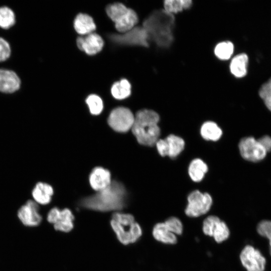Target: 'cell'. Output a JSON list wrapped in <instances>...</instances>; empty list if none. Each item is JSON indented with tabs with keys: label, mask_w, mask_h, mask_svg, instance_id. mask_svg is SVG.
I'll list each match as a JSON object with an SVG mask.
<instances>
[{
	"label": "cell",
	"mask_w": 271,
	"mask_h": 271,
	"mask_svg": "<svg viewBox=\"0 0 271 271\" xmlns=\"http://www.w3.org/2000/svg\"><path fill=\"white\" fill-rule=\"evenodd\" d=\"M126 200V191L124 185L113 181L105 189L95 194L83 198L81 206L99 211L120 210L124 207Z\"/></svg>",
	"instance_id": "cell-1"
},
{
	"label": "cell",
	"mask_w": 271,
	"mask_h": 271,
	"mask_svg": "<svg viewBox=\"0 0 271 271\" xmlns=\"http://www.w3.org/2000/svg\"><path fill=\"white\" fill-rule=\"evenodd\" d=\"M173 16L165 10L153 13L146 19L143 27L151 38L159 46L168 47L173 40Z\"/></svg>",
	"instance_id": "cell-2"
},
{
	"label": "cell",
	"mask_w": 271,
	"mask_h": 271,
	"mask_svg": "<svg viewBox=\"0 0 271 271\" xmlns=\"http://www.w3.org/2000/svg\"><path fill=\"white\" fill-rule=\"evenodd\" d=\"M159 119L158 114L152 110L142 109L137 112L131 129L139 144L150 147L156 145L160 135Z\"/></svg>",
	"instance_id": "cell-3"
},
{
	"label": "cell",
	"mask_w": 271,
	"mask_h": 271,
	"mask_svg": "<svg viewBox=\"0 0 271 271\" xmlns=\"http://www.w3.org/2000/svg\"><path fill=\"white\" fill-rule=\"evenodd\" d=\"M110 223L117 239L123 245L136 242L142 235L140 225L130 214L116 212L112 215Z\"/></svg>",
	"instance_id": "cell-4"
},
{
	"label": "cell",
	"mask_w": 271,
	"mask_h": 271,
	"mask_svg": "<svg viewBox=\"0 0 271 271\" xmlns=\"http://www.w3.org/2000/svg\"><path fill=\"white\" fill-rule=\"evenodd\" d=\"M106 12L114 23L116 29L122 33L134 28L139 20L137 13L133 10L119 3L107 6Z\"/></svg>",
	"instance_id": "cell-5"
},
{
	"label": "cell",
	"mask_w": 271,
	"mask_h": 271,
	"mask_svg": "<svg viewBox=\"0 0 271 271\" xmlns=\"http://www.w3.org/2000/svg\"><path fill=\"white\" fill-rule=\"evenodd\" d=\"M187 201L185 213L190 217H198L206 214L210 209L213 202L209 194L202 193L197 190L189 194Z\"/></svg>",
	"instance_id": "cell-6"
},
{
	"label": "cell",
	"mask_w": 271,
	"mask_h": 271,
	"mask_svg": "<svg viewBox=\"0 0 271 271\" xmlns=\"http://www.w3.org/2000/svg\"><path fill=\"white\" fill-rule=\"evenodd\" d=\"M202 231L205 235L213 237L218 243L226 240L230 235L226 223L215 215H209L205 218L202 224Z\"/></svg>",
	"instance_id": "cell-7"
},
{
	"label": "cell",
	"mask_w": 271,
	"mask_h": 271,
	"mask_svg": "<svg viewBox=\"0 0 271 271\" xmlns=\"http://www.w3.org/2000/svg\"><path fill=\"white\" fill-rule=\"evenodd\" d=\"M134 116L130 110L124 107L113 109L108 118L109 125L115 131L125 132L132 128Z\"/></svg>",
	"instance_id": "cell-8"
},
{
	"label": "cell",
	"mask_w": 271,
	"mask_h": 271,
	"mask_svg": "<svg viewBox=\"0 0 271 271\" xmlns=\"http://www.w3.org/2000/svg\"><path fill=\"white\" fill-rule=\"evenodd\" d=\"M74 216L68 208L61 210L57 207L52 208L47 216V220L53 224L54 229L63 232H69L74 227Z\"/></svg>",
	"instance_id": "cell-9"
},
{
	"label": "cell",
	"mask_w": 271,
	"mask_h": 271,
	"mask_svg": "<svg viewBox=\"0 0 271 271\" xmlns=\"http://www.w3.org/2000/svg\"><path fill=\"white\" fill-rule=\"evenodd\" d=\"M238 147L242 157L252 162L262 160L267 153L258 141L252 137L242 139L239 143Z\"/></svg>",
	"instance_id": "cell-10"
},
{
	"label": "cell",
	"mask_w": 271,
	"mask_h": 271,
	"mask_svg": "<svg viewBox=\"0 0 271 271\" xmlns=\"http://www.w3.org/2000/svg\"><path fill=\"white\" fill-rule=\"evenodd\" d=\"M240 259L247 271H264L266 260L260 251L253 246H245L241 251Z\"/></svg>",
	"instance_id": "cell-11"
},
{
	"label": "cell",
	"mask_w": 271,
	"mask_h": 271,
	"mask_svg": "<svg viewBox=\"0 0 271 271\" xmlns=\"http://www.w3.org/2000/svg\"><path fill=\"white\" fill-rule=\"evenodd\" d=\"M156 146L161 156L174 158L184 150L185 142L181 138L171 134L165 139H159Z\"/></svg>",
	"instance_id": "cell-12"
},
{
	"label": "cell",
	"mask_w": 271,
	"mask_h": 271,
	"mask_svg": "<svg viewBox=\"0 0 271 271\" xmlns=\"http://www.w3.org/2000/svg\"><path fill=\"white\" fill-rule=\"evenodd\" d=\"M114 42L121 44L148 46L149 35L144 27H134L122 35L113 34L110 36Z\"/></svg>",
	"instance_id": "cell-13"
},
{
	"label": "cell",
	"mask_w": 271,
	"mask_h": 271,
	"mask_svg": "<svg viewBox=\"0 0 271 271\" xmlns=\"http://www.w3.org/2000/svg\"><path fill=\"white\" fill-rule=\"evenodd\" d=\"M17 215L21 223L27 227H36L42 221L39 205L32 200L27 201L26 204L20 208Z\"/></svg>",
	"instance_id": "cell-14"
},
{
	"label": "cell",
	"mask_w": 271,
	"mask_h": 271,
	"mask_svg": "<svg viewBox=\"0 0 271 271\" xmlns=\"http://www.w3.org/2000/svg\"><path fill=\"white\" fill-rule=\"evenodd\" d=\"M76 44L81 51L88 55H93L102 50L104 42L100 35L95 33H92L78 37L76 40Z\"/></svg>",
	"instance_id": "cell-15"
},
{
	"label": "cell",
	"mask_w": 271,
	"mask_h": 271,
	"mask_svg": "<svg viewBox=\"0 0 271 271\" xmlns=\"http://www.w3.org/2000/svg\"><path fill=\"white\" fill-rule=\"evenodd\" d=\"M21 86V80L14 71L0 69V91L11 93L19 89Z\"/></svg>",
	"instance_id": "cell-16"
},
{
	"label": "cell",
	"mask_w": 271,
	"mask_h": 271,
	"mask_svg": "<svg viewBox=\"0 0 271 271\" xmlns=\"http://www.w3.org/2000/svg\"><path fill=\"white\" fill-rule=\"evenodd\" d=\"M89 182L94 190L98 192L104 190L111 183L110 173L103 168L96 167L90 174Z\"/></svg>",
	"instance_id": "cell-17"
},
{
	"label": "cell",
	"mask_w": 271,
	"mask_h": 271,
	"mask_svg": "<svg viewBox=\"0 0 271 271\" xmlns=\"http://www.w3.org/2000/svg\"><path fill=\"white\" fill-rule=\"evenodd\" d=\"M152 234L157 241L164 244H175L177 242V235L169 229L164 222L154 225Z\"/></svg>",
	"instance_id": "cell-18"
},
{
	"label": "cell",
	"mask_w": 271,
	"mask_h": 271,
	"mask_svg": "<svg viewBox=\"0 0 271 271\" xmlns=\"http://www.w3.org/2000/svg\"><path fill=\"white\" fill-rule=\"evenodd\" d=\"M74 28L77 33L85 36L93 33L96 29V25L91 17L86 14L80 13L74 19Z\"/></svg>",
	"instance_id": "cell-19"
},
{
	"label": "cell",
	"mask_w": 271,
	"mask_h": 271,
	"mask_svg": "<svg viewBox=\"0 0 271 271\" xmlns=\"http://www.w3.org/2000/svg\"><path fill=\"white\" fill-rule=\"evenodd\" d=\"M53 189L49 184L39 182L37 183L32 191L34 201L38 205H47L51 201Z\"/></svg>",
	"instance_id": "cell-20"
},
{
	"label": "cell",
	"mask_w": 271,
	"mask_h": 271,
	"mask_svg": "<svg viewBox=\"0 0 271 271\" xmlns=\"http://www.w3.org/2000/svg\"><path fill=\"white\" fill-rule=\"evenodd\" d=\"M248 56L245 53L239 54L232 59L230 70L231 73L237 78L245 76L247 72Z\"/></svg>",
	"instance_id": "cell-21"
},
{
	"label": "cell",
	"mask_w": 271,
	"mask_h": 271,
	"mask_svg": "<svg viewBox=\"0 0 271 271\" xmlns=\"http://www.w3.org/2000/svg\"><path fill=\"white\" fill-rule=\"evenodd\" d=\"M208 171L207 165L200 159L193 160L188 168V173L194 182H200Z\"/></svg>",
	"instance_id": "cell-22"
},
{
	"label": "cell",
	"mask_w": 271,
	"mask_h": 271,
	"mask_svg": "<svg viewBox=\"0 0 271 271\" xmlns=\"http://www.w3.org/2000/svg\"><path fill=\"white\" fill-rule=\"evenodd\" d=\"M200 134L202 137L207 141H216L221 137V129L214 122L208 121L201 126Z\"/></svg>",
	"instance_id": "cell-23"
},
{
	"label": "cell",
	"mask_w": 271,
	"mask_h": 271,
	"mask_svg": "<svg viewBox=\"0 0 271 271\" xmlns=\"http://www.w3.org/2000/svg\"><path fill=\"white\" fill-rule=\"evenodd\" d=\"M111 93L113 97L117 99H123L128 97L131 93V85L126 79H122L113 84Z\"/></svg>",
	"instance_id": "cell-24"
},
{
	"label": "cell",
	"mask_w": 271,
	"mask_h": 271,
	"mask_svg": "<svg viewBox=\"0 0 271 271\" xmlns=\"http://www.w3.org/2000/svg\"><path fill=\"white\" fill-rule=\"evenodd\" d=\"M192 4L190 0H167L164 2V10L172 15L190 8Z\"/></svg>",
	"instance_id": "cell-25"
},
{
	"label": "cell",
	"mask_w": 271,
	"mask_h": 271,
	"mask_svg": "<svg viewBox=\"0 0 271 271\" xmlns=\"http://www.w3.org/2000/svg\"><path fill=\"white\" fill-rule=\"evenodd\" d=\"M16 23V16L13 11L6 6L0 7V27L9 29Z\"/></svg>",
	"instance_id": "cell-26"
},
{
	"label": "cell",
	"mask_w": 271,
	"mask_h": 271,
	"mask_svg": "<svg viewBox=\"0 0 271 271\" xmlns=\"http://www.w3.org/2000/svg\"><path fill=\"white\" fill-rule=\"evenodd\" d=\"M233 44L229 41L218 43L214 49L215 55L221 60L229 59L233 54Z\"/></svg>",
	"instance_id": "cell-27"
},
{
	"label": "cell",
	"mask_w": 271,
	"mask_h": 271,
	"mask_svg": "<svg viewBox=\"0 0 271 271\" xmlns=\"http://www.w3.org/2000/svg\"><path fill=\"white\" fill-rule=\"evenodd\" d=\"M85 101L91 114L98 115L101 112L103 108V104L99 96L96 94L89 95Z\"/></svg>",
	"instance_id": "cell-28"
},
{
	"label": "cell",
	"mask_w": 271,
	"mask_h": 271,
	"mask_svg": "<svg viewBox=\"0 0 271 271\" xmlns=\"http://www.w3.org/2000/svg\"><path fill=\"white\" fill-rule=\"evenodd\" d=\"M258 94L266 107L271 111V77L260 86Z\"/></svg>",
	"instance_id": "cell-29"
},
{
	"label": "cell",
	"mask_w": 271,
	"mask_h": 271,
	"mask_svg": "<svg viewBox=\"0 0 271 271\" xmlns=\"http://www.w3.org/2000/svg\"><path fill=\"white\" fill-rule=\"evenodd\" d=\"M164 223L169 229L175 235H180L183 231V225L177 217L172 216L168 218Z\"/></svg>",
	"instance_id": "cell-30"
},
{
	"label": "cell",
	"mask_w": 271,
	"mask_h": 271,
	"mask_svg": "<svg viewBox=\"0 0 271 271\" xmlns=\"http://www.w3.org/2000/svg\"><path fill=\"white\" fill-rule=\"evenodd\" d=\"M257 231L260 235L268 239L271 255V221L263 220L260 222L257 225Z\"/></svg>",
	"instance_id": "cell-31"
},
{
	"label": "cell",
	"mask_w": 271,
	"mask_h": 271,
	"mask_svg": "<svg viewBox=\"0 0 271 271\" xmlns=\"http://www.w3.org/2000/svg\"><path fill=\"white\" fill-rule=\"evenodd\" d=\"M11 53L9 43L4 38L0 37V61L7 60Z\"/></svg>",
	"instance_id": "cell-32"
},
{
	"label": "cell",
	"mask_w": 271,
	"mask_h": 271,
	"mask_svg": "<svg viewBox=\"0 0 271 271\" xmlns=\"http://www.w3.org/2000/svg\"><path fill=\"white\" fill-rule=\"evenodd\" d=\"M257 141L267 153L271 151V138L269 136H264Z\"/></svg>",
	"instance_id": "cell-33"
}]
</instances>
